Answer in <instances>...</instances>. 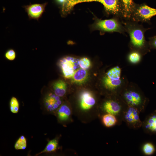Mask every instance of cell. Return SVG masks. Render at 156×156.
<instances>
[{
  "mask_svg": "<svg viewBox=\"0 0 156 156\" xmlns=\"http://www.w3.org/2000/svg\"><path fill=\"white\" fill-rule=\"evenodd\" d=\"M140 113L137 109L127 106L122 115V121L129 128L138 129L142 127V121L140 117Z\"/></svg>",
  "mask_w": 156,
  "mask_h": 156,
  "instance_id": "cell-1",
  "label": "cell"
},
{
  "mask_svg": "<svg viewBox=\"0 0 156 156\" xmlns=\"http://www.w3.org/2000/svg\"><path fill=\"white\" fill-rule=\"evenodd\" d=\"M92 27L94 29L103 31L121 32L123 31L121 25L115 18L103 20L97 19Z\"/></svg>",
  "mask_w": 156,
  "mask_h": 156,
  "instance_id": "cell-2",
  "label": "cell"
},
{
  "mask_svg": "<svg viewBox=\"0 0 156 156\" xmlns=\"http://www.w3.org/2000/svg\"><path fill=\"white\" fill-rule=\"evenodd\" d=\"M123 97L127 106L137 109L140 113L144 111V102L139 93L133 90L127 91L123 94Z\"/></svg>",
  "mask_w": 156,
  "mask_h": 156,
  "instance_id": "cell-3",
  "label": "cell"
},
{
  "mask_svg": "<svg viewBox=\"0 0 156 156\" xmlns=\"http://www.w3.org/2000/svg\"><path fill=\"white\" fill-rule=\"evenodd\" d=\"M62 104L61 97L54 93L49 92L44 95L43 99V108L45 112L55 114Z\"/></svg>",
  "mask_w": 156,
  "mask_h": 156,
  "instance_id": "cell-4",
  "label": "cell"
},
{
  "mask_svg": "<svg viewBox=\"0 0 156 156\" xmlns=\"http://www.w3.org/2000/svg\"><path fill=\"white\" fill-rule=\"evenodd\" d=\"M79 61L78 59L70 56L63 57L60 60L59 65L65 78H71L79 66Z\"/></svg>",
  "mask_w": 156,
  "mask_h": 156,
  "instance_id": "cell-5",
  "label": "cell"
},
{
  "mask_svg": "<svg viewBox=\"0 0 156 156\" xmlns=\"http://www.w3.org/2000/svg\"><path fill=\"white\" fill-rule=\"evenodd\" d=\"M127 106V105H123L116 100H109L104 103L102 109L105 114H109L114 115L122 122V115Z\"/></svg>",
  "mask_w": 156,
  "mask_h": 156,
  "instance_id": "cell-6",
  "label": "cell"
},
{
  "mask_svg": "<svg viewBox=\"0 0 156 156\" xmlns=\"http://www.w3.org/2000/svg\"><path fill=\"white\" fill-rule=\"evenodd\" d=\"M121 69L118 66L109 70L104 78L103 82L105 87L110 90H114L121 83L120 79Z\"/></svg>",
  "mask_w": 156,
  "mask_h": 156,
  "instance_id": "cell-7",
  "label": "cell"
},
{
  "mask_svg": "<svg viewBox=\"0 0 156 156\" xmlns=\"http://www.w3.org/2000/svg\"><path fill=\"white\" fill-rule=\"evenodd\" d=\"M92 1L102 3L106 11L108 13L117 14L121 12V7L118 0H72L71 3L74 6L79 3Z\"/></svg>",
  "mask_w": 156,
  "mask_h": 156,
  "instance_id": "cell-8",
  "label": "cell"
},
{
  "mask_svg": "<svg viewBox=\"0 0 156 156\" xmlns=\"http://www.w3.org/2000/svg\"><path fill=\"white\" fill-rule=\"evenodd\" d=\"M131 43L135 47H140L144 44V30L140 27L133 25L128 28Z\"/></svg>",
  "mask_w": 156,
  "mask_h": 156,
  "instance_id": "cell-9",
  "label": "cell"
},
{
  "mask_svg": "<svg viewBox=\"0 0 156 156\" xmlns=\"http://www.w3.org/2000/svg\"><path fill=\"white\" fill-rule=\"evenodd\" d=\"M134 13L138 20L148 21L152 17L156 15V9L144 5L138 7Z\"/></svg>",
  "mask_w": 156,
  "mask_h": 156,
  "instance_id": "cell-10",
  "label": "cell"
},
{
  "mask_svg": "<svg viewBox=\"0 0 156 156\" xmlns=\"http://www.w3.org/2000/svg\"><path fill=\"white\" fill-rule=\"evenodd\" d=\"M142 127L144 131L147 133L156 134V111L146 116L142 122Z\"/></svg>",
  "mask_w": 156,
  "mask_h": 156,
  "instance_id": "cell-11",
  "label": "cell"
},
{
  "mask_svg": "<svg viewBox=\"0 0 156 156\" xmlns=\"http://www.w3.org/2000/svg\"><path fill=\"white\" fill-rule=\"evenodd\" d=\"M96 101L92 94L88 91H84L81 94L80 107L83 110L91 108L95 104Z\"/></svg>",
  "mask_w": 156,
  "mask_h": 156,
  "instance_id": "cell-12",
  "label": "cell"
},
{
  "mask_svg": "<svg viewBox=\"0 0 156 156\" xmlns=\"http://www.w3.org/2000/svg\"><path fill=\"white\" fill-rule=\"evenodd\" d=\"M45 4H35L29 6L27 11L29 15L31 17L38 18L44 11Z\"/></svg>",
  "mask_w": 156,
  "mask_h": 156,
  "instance_id": "cell-13",
  "label": "cell"
},
{
  "mask_svg": "<svg viewBox=\"0 0 156 156\" xmlns=\"http://www.w3.org/2000/svg\"><path fill=\"white\" fill-rule=\"evenodd\" d=\"M88 77V73L86 69L82 68L77 69L71 77L72 81L80 84L86 80Z\"/></svg>",
  "mask_w": 156,
  "mask_h": 156,
  "instance_id": "cell-14",
  "label": "cell"
},
{
  "mask_svg": "<svg viewBox=\"0 0 156 156\" xmlns=\"http://www.w3.org/2000/svg\"><path fill=\"white\" fill-rule=\"evenodd\" d=\"M102 120L103 125L107 127L120 125L122 122L116 116L109 114H104L103 115Z\"/></svg>",
  "mask_w": 156,
  "mask_h": 156,
  "instance_id": "cell-15",
  "label": "cell"
},
{
  "mask_svg": "<svg viewBox=\"0 0 156 156\" xmlns=\"http://www.w3.org/2000/svg\"><path fill=\"white\" fill-rule=\"evenodd\" d=\"M56 114L59 121L64 122L68 120L71 114V110L68 105L62 104L58 109Z\"/></svg>",
  "mask_w": 156,
  "mask_h": 156,
  "instance_id": "cell-16",
  "label": "cell"
},
{
  "mask_svg": "<svg viewBox=\"0 0 156 156\" xmlns=\"http://www.w3.org/2000/svg\"><path fill=\"white\" fill-rule=\"evenodd\" d=\"M54 93L62 97L64 95L66 90V84L63 80H59L55 82L53 85Z\"/></svg>",
  "mask_w": 156,
  "mask_h": 156,
  "instance_id": "cell-17",
  "label": "cell"
},
{
  "mask_svg": "<svg viewBox=\"0 0 156 156\" xmlns=\"http://www.w3.org/2000/svg\"><path fill=\"white\" fill-rule=\"evenodd\" d=\"M58 145V140L57 138L50 140L48 142L44 149L36 155H39L42 153L54 152L57 150Z\"/></svg>",
  "mask_w": 156,
  "mask_h": 156,
  "instance_id": "cell-18",
  "label": "cell"
},
{
  "mask_svg": "<svg viewBox=\"0 0 156 156\" xmlns=\"http://www.w3.org/2000/svg\"><path fill=\"white\" fill-rule=\"evenodd\" d=\"M141 149L143 153L146 155H151L155 151L154 145L150 142H146L143 144Z\"/></svg>",
  "mask_w": 156,
  "mask_h": 156,
  "instance_id": "cell-19",
  "label": "cell"
},
{
  "mask_svg": "<svg viewBox=\"0 0 156 156\" xmlns=\"http://www.w3.org/2000/svg\"><path fill=\"white\" fill-rule=\"evenodd\" d=\"M124 7V13L125 16H129L133 10L132 0H122Z\"/></svg>",
  "mask_w": 156,
  "mask_h": 156,
  "instance_id": "cell-20",
  "label": "cell"
},
{
  "mask_svg": "<svg viewBox=\"0 0 156 156\" xmlns=\"http://www.w3.org/2000/svg\"><path fill=\"white\" fill-rule=\"evenodd\" d=\"M27 146V139L24 136L22 135L16 142L14 148L16 150H23L25 149Z\"/></svg>",
  "mask_w": 156,
  "mask_h": 156,
  "instance_id": "cell-21",
  "label": "cell"
},
{
  "mask_svg": "<svg viewBox=\"0 0 156 156\" xmlns=\"http://www.w3.org/2000/svg\"><path fill=\"white\" fill-rule=\"evenodd\" d=\"M10 109L11 112L13 114H17L18 113L19 105L17 99L14 97H12L11 98L10 103Z\"/></svg>",
  "mask_w": 156,
  "mask_h": 156,
  "instance_id": "cell-22",
  "label": "cell"
},
{
  "mask_svg": "<svg viewBox=\"0 0 156 156\" xmlns=\"http://www.w3.org/2000/svg\"><path fill=\"white\" fill-rule=\"evenodd\" d=\"M79 66L81 68L86 69L88 68L91 65L90 60L87 57H83L79 61Z\"/></svg>",
  "mask_w": 156,
  "mask_h": 156,
  "instance_id": "cell-23",
  "label": "cell"
},
{
  "mask_svg": "<svg viewBox=\"0 0 156 156\" xmlns=\"http://www.w3.org/2000/svg\"><path fill=\"white\" fill-rule=\"evenodd\" d=\"M140 59V54L136 52H133L131 53L129 56V61L132 63H135L139 61Z\"/></svg>",
  "mask_w": 156,
  "mask_h": 156,
  "instance_id": "cell-24",
  "label": "cell"
},
{
  "mask_svg": "<svg viewBox=\"0 0 156 156\" xmlns=\"http://www.w3.org/2000/svg\"><path fill=\"white\" fill-rule=\"evenodd\" d=\"M5 57L8 60H14L16 57L15 51L12 49L9 50L5 53Z\"/></svg>",
  "mask_w": 156,
  "mask_h": 156,
  "instance_id": "cell-25",
  "label": "cell"
},
{
  "mask_svg": "<svg viewBox=\"0 0 156 156\" xmlns=\"http://www.w3.org/2000/svg\"><path fill=\"white\" fill-rule=\"evenodd\" d=\"M150 42L152 47L156 49V36L150 38Z\"/></svg>",
  "mask_w": 156,
  "mask_h": 156,
  "instance_id": "cell-26",
  "label": "cell"
},
{
  "mask_svg": "<svg viewBox=\"0 0 156 156\" xmlns=\"http://www.w3.org/2000/svg\"><path fill=\"white\" fill-rule=\"evenodd\" d=\"M59 3L63 4L66 3L68 0H57Z\"/></svg>",
  "mask_w": 156,
  "mask_h": 156,
  "instance_id": "cell-27",
  "label": "cell"
}]
</instances>
